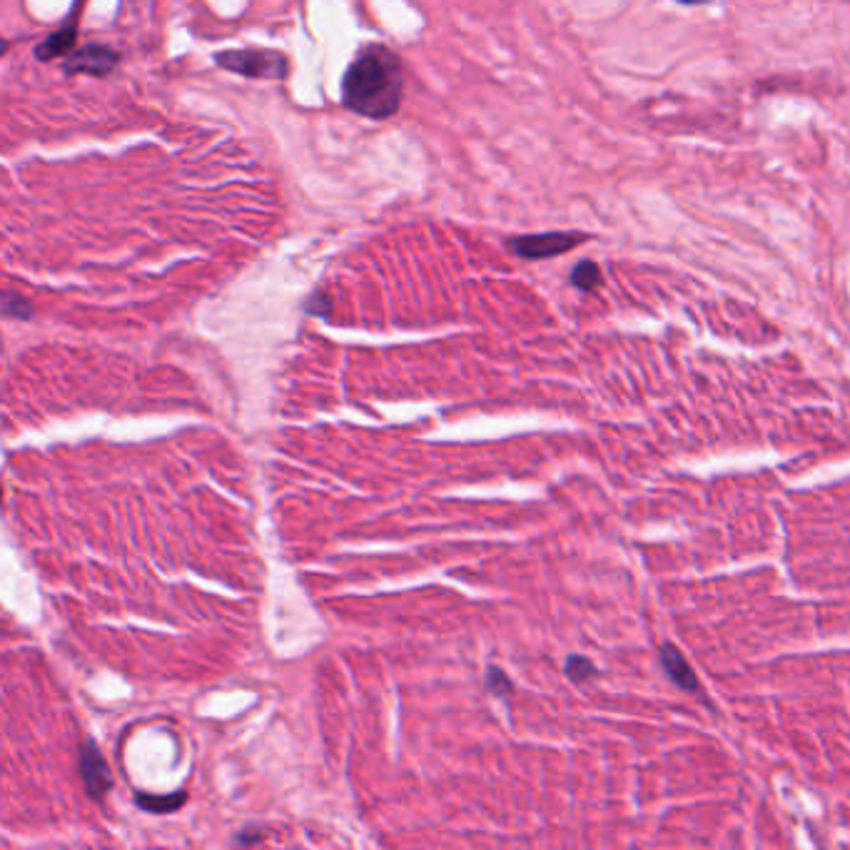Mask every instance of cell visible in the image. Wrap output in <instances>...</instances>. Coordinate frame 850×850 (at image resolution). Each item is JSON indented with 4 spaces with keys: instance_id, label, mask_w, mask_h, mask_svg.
<instances>
[{
    "instance_id": "ba28073f",
    "label": "cell",
    "mask_w": 850,
    "mask_h": 850,
    "mask_svg": "<svg viewBox=\"0 0 850 850\" xmlns=\"http://www.w3.org/2000/svg\"><path fill=\"white\" fill-rule=\"evenodd\" d=\"M135 803L140 806L145 813H175L188 803V793L185 790H175L168 796H150V793H138Z\"/></svg>"
},
{
    "instance_id": "4fadbf2b",
    "label": "cell",
    "mask_w": 850,
    "mask_h": 850,
    "mask_svg": "<svg viewBox=\"0 0 850 850\" xmlns=\"http://www.w3.org/2000/svg\"><path fill=\"white\" fill-rule=\"evenodd\" d=\"M304 310H307V314H314V317H330L332 297L327 292H314L310 300L304 302Z\"/></svg>"
},
{
    "instance_id": "52a82bcc",
    "label": "cell",
    "mask_w": 850,
    "mask_h": 850,
    "mask_svg": "<svg viewBox=\"0 0 850 850\" xmlns=\"http://www.w3.org/2000/svg\"><path fill=\"white\" fill-rule=\"evenodd\" d=\"M661 663H663V669L669 673L671 679L679 683L683 691H696L699 689V681L693 676V671L686 663V659L681 656L679 649L673 646V643H663L661 646Z\"/></svg>"
},
{
    "instance_id": "6da1fadb",
    "label": "cell",
    "mask_w": 850,
    "mask_h": 850,
    "mask_svg": "<svg viewBox=\"0 0 850 850\" xmlns=\"http://www.w3.org/2000/svg\"><path fill=\"white\" fill-rule=\"evenodd\" d=\"M404 98V68L384 43H367L342 75V105L370 121H387Z\"/></svg>"
},
{
    "instance_id": "7a4b0ae2",
    "label": "cell",
    "mask_w": 850,
    "mask_h": 850,
    "mask_svg": "<svg viewBox=\"0 0 850 850\" xmlns=\"http://www.w3.org/2000/svg\"><path fill=\"white\" fill-rule=\"evenodd\" d=\"M212 61L222 71H230L250 81H285L290 72L287 55L267 48H240V51H222L212 55Z\"/></svg>"
},
{
    "instance_id": "8992f818",
    "label": "cell",
    "mask_w": 850,
    "mask_h": 850,
    "mask_svg": "<svg viewBox=\"0 0 850 850\" xmlns=\"http://www.w3.org/2000/svg\"><path fill=\"white\" fill-rule=\"evenodd\" d=\"M78 48V21L75 15H71L65 25H61L58 31L51 33L45 41L35 48V58L41 63L58 61V58H68L72 51Z\"/></svg>"
},
{
    "instance_id": "3957f363",
    "label": "cell",
    "mask_w": 850,
    "mask_h": 850,
    "mask_svg": "<svg viewBox=\"0 0 850 850\" xmlns=\"http://www.w3.org/2000/svg\"><path fill=\"white\" fill-rule=\"evenodd\" d=\"M584 235L579 232H539V235H519L511 237L509 250L521 260H546L581 245Z\"/></svg>"
},
{
    "instance_id": "5b68a950",
    "label": "cell",
    "mask_w": 850,
    "mask_h": 850,
    "mask_svg": "<svg viewBox=\"0 0 850 850\" xmlns=\"http://www.w3.org/2000/svg\"><path fill=\"white\" fill-rule=\"evenodd\" d=\"M78 770H81L85 793L92 800H102L108 796V790L112 788V773L108 768V760L102 758L101 749L91 739L82 740L78 749Z\"/></svg>"
},
{
    "instance_id": "277c9868",
    "label": "cell",
    "mask_w": 850,
    "mask_h": 850,
    "mask_svg": "<svg viewBox=\"0 0 850 850\" xmlns=\"http://www.w3.org/2000/svg\"><path fill=\"white\" fill-rule=\"evenodd\" d=\"M121 63V53L105 45V43H88L81 45L63 58V71L68 75H92V78H108Z\"/></svg>"
},
{
    "instance_id": "30bf717a",
    "label": "cell",
    "mask_w": 850,
    "mask_h": 850,
    "mask_svg": "<svg viewBox=\"0 0 850 850\" xmlns=\"http://www.w3.org/2000/svg\"><path fill=\"white\" fill-rule=\"evenodd\" d=\"M571 282L579 290H594L601 282V272L596 267V262H581V265H576L574 272H571Z\"/></svg>"
},
{
    "instance_id": "7c38bea8",
    "label": "cell",
    "mask_w": 850,
    "mask_h": 850,
    "mask_svg": "<svg viewBox=\"0 0 850 850\" xmlns=\"http://www.w3.org/2000/svg\"><path fill=\"white\" fill-rule=\"evenodd\" d=\"M566 673L571 681H586L594 676V663L584 656H569L566 661Z\"/></svg>"
},
{
    "instance_id": "9c48e42d",
    "label": "cell",
    "mask_w": 850,
    "mask_h": 850,
    "mask_svg": "<svg viewBox=\"0 0 850 850\" xmlns=\"http://www.w3.org/2000/svg\"><path fill=\"white\" fill-rule=\"evenodd\" d=\"M3 314L8 320H31L35 310L28 297H23L18 292H3Z\"/></svg>"
},
{
    "instance_id": "8fae6325",
    "label": "cell",
    "mask_w": 850,
    "mask_h": 850,
    "mask_svg": "<svg viewBox=\"0 0 850 850\" xmlns=\"http://www.w3.org/2000/svg\"><path fill=\"white\" fill-rule=\"evenodd\" d=\"M487 689H489L494 696L507 699V696H511V689H514V686H511L509 676H507L504 671L497 669V666H491V669L487 671Z\"/></svg>"
},
{
    "instance_id": "5bb4252c",
    "label": "cell",
    "mask_w": 850,
    "mask_h": 850,
    "mask_svg": "<svg viewBox=\"0 0 850 850\" xmlns=\"http://www.w3.org/2000/svg\"><path fill=\"white\" fill-rule=\"evenodd\" d=\"M265 838H267V836H265V830L255 828V826H247V828H242L240 833L232 838V845H242V848H247V845H260Z\"/></svg>"
},
{
    "instance_id": "9a60e30c",
    "label": "cell",
    "mask_w": 850,
    "mask_h": 850,
    "mask_svg": "<svg viewBox=\"0 0 850 850\" xmlns=\"http://www.w3.org/2000/svg\"><path fill=\"white\" fill-rule=\"evenodd\" d=\"M683 5H699V3H706V0H679Z\"/></svg>"
}]
</instances>
